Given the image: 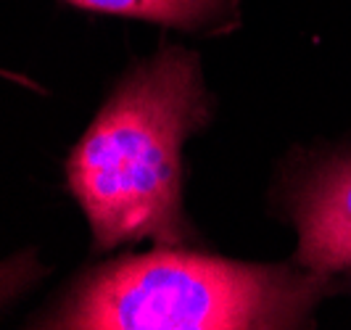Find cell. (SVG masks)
I'll use <instances>...</instances> for the list:
<instances>
[{
	"label": "cell",
	"mask_w": 351,
	"mask_h": 330,
	"mask_svg": "<svg viewBox=\"0 0 351 330\" xmlns=\"http://www.w3.org/2000/svg\"><path fill=\"white\" fill-rule=\"evenodd\" d=\"M0 74H3V77H11V80H16V82H24L21 77H14V74H5V71H0Z\"/></svg>",
	"instance_id": "cell-5"
},
{
	"label": "cell",
	"mask_w": 351,
	"mask_h": 330,
	"mask_svg": "<svg viewBox=\"0 0 351 330\" xmlns=\"http://www.w3.org/2000/svg\"><path fill=\"white\" fill-rule=\"evenodd\" d=\"M325 278L288 264H246L158 248L93 270L37 328H304Z\"/></svg>",
	"instance_id": "cell-2"
},
{
	"label": "cell",
	"mask_w": 351,
	"mask_h": 330,
	"mask_svg": "<svg viewBox=\"0 0 351 330\" xmlns=\"http://www.w3.org/2000/svg\"><path fill=\"white\" fill-rule=\"evenodd\" d=\"M296 264L330 278L351 270V158L335 161L301 193L296 207Z\"/></svg>",
	"instance_id": "cell-3"
},
{
	"label": "cell",
	"mask_w": 351,
	"mask_h": 330,
	"mask_svg": "<svg viewBox=\"0 0 351 330\" xmlns=\"http://www.w3.org/2000/svg\"><path fill=\"white\" fill-rule=\"evenodd\" d=\"M211 119L198 56L164 48L127 74L66 161L98 248L135 241L185 244L182 143Z\"/></svg>",
	"instance_id": "cell-1"
},
{
	"label": "cell",
	"mask_w": 351,
	"mask_h": 330,
	"mask_svg": "<svg viewBox=\"0 0 351 330\" xmlns=\"http://www.w3.org/2000/svg\"><path fill=\"white\" fill-rule=\"evenodd\" d=\"M66 3L101 14L148 19L180 30H198L209 24L225 5V0H66Z\"/></svg>",
	"instance_id": "cell-4"
},
{
	"label": "cell",
	"mask_w": 351,
	"mask_h": 330,
	"mask_svg": "<svg viewBox=\"0 0 351 330\" xmlns=\"http://www.w3.org/2000/svg\"><path fill=\"white\" fill-rule=\"evenodd\" d=\"M346 285H349V288H351V272H349V275H346Z\"/></svg>",
	"instance_id": "cell-6"
}]
</instances>
